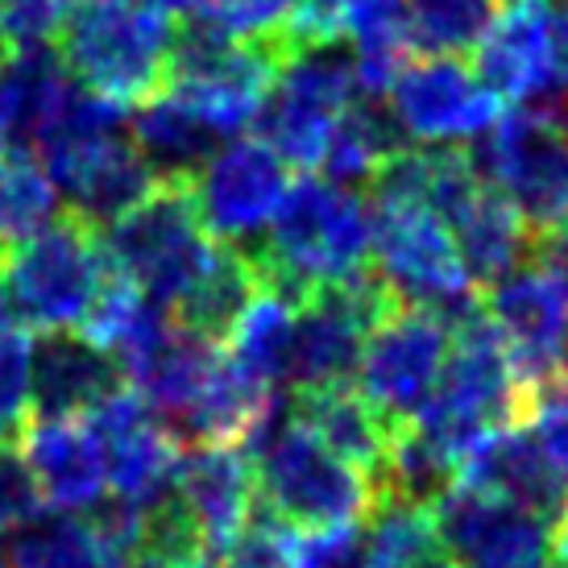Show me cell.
<instances>
[{
  "label": "cell",
  "instance_id": "obj_4",
  "mask_svg": "<svg viewBox=\"0 0 568 568\" xmlns=\"http://www.w3.org/2000/svg\"><path fill=\"white\" fill-rule=\"evenodd\" d=\"M104 237L80 212H54L38 233L0 253V286L9 312L33 336L42 332H80L109 278Z\"/></svg>",
  "mask_w": 568,
  "mask_h": 568
},
{
  "label": "cell",
  "instance_id": "obj_12",
  "mask_svg": "<svg viewBox=\"0 0 568 568\" xmlns=\"http://www.w3.org/2000/svg\"><path fill=\"white\" fill-rule=\"evenodd\" d=\"M395 295L369 270L362 278L341 286H324L295 307V336H291V390H320V386H353L362 348L369 332L390 307Z\"/></svg>",
  "mask_w": 568,
  "mask_h": 568
},
{
  "label": "cell",
  "instance_id": "obj_16",
  "mask_svg": "<svg viewBox=\"0 0 568 568\" xmlns=\"http://www.w3.org/2000/svg\"><path fill=\"white\" fill-rule=\"evenodd\" d=\"M432 515L444 556L457 568H548V523L506 498L457 481Z\"/></svg>",
  "mask_w": 568,
  "mask_h": 568
},
{
  "label": "cell",
  "instance_id": "obj_24",
  "mask_svg": "<svg viewBox=\"0 0 568 568\" xmlns=\"http://www.w3.org/2000/svg\"><path fill=\"white\" fill-rule=\"evenodd\" d=\"M291 336H295V303L262 283L221 353L237 374L278 395V386H286L291 374Z\"/></svg>",
  "mask_w": 568,
  "mask_h": 568
},
{
  "label": "cell",
  "instance_id": "obj_33",
  "mask_svg": "<svg viewBox=\"0 0 568 568\" xmlns=\"http://www.w3.org/2000/svg\"><path fill=\"white\" fill-rule=\"evenodd\" d=\"M88 0H0V47H50L54 33L80 13Z\"/></svg>",
  "mask_w": 568,
  "mask_h": 568
},
{
  "label": "cell",
  "instance_id": "obj_32",
  "mask_svg": "<svg viewBox=\"0 0 568 568\" xmlns=\"http://www.w3.org/2000/svg\"><path fill=\"white\" fill-rule=\"evenodd\" d=\"M303 531L283 523L262 498H253L250 519L237 527V536L224 544L221 568H300Z\"/></svg>",
  "mask_w": 568,
  "mask_h": 568
},
{
  "label": "cell",
  "instance_id": "obj_31",
  "mask_svg": "<svg viewBox=\"0 0 568 568\" xmlns=\"http://www.w3.org/2000/svg\"><path fill=\"white\" fill-rule=\"evenodd\" d=\"M33 336L21 324H0V448H17L33 424Z\"/></svg>",
  "mask_w": 568,
  "mask_h": 568
},
{
  "label": "cell",
  "instance_id": "obj_10",
  "mask_svg": "<svg viewBox=\"0 0 568 568\" xmlns=\"http://www.w3.org/2000/svg\"><path fill=\"white\" fill-rule=\"evenodd\" d=\"M362 104L353 59L336 47L303 50L283 67L270 100L257 112L262 142L300 171H320L336 125Z\"/></svg>",
  "mask_w": 568,
  "mask_h": 568
},
{
  "label": "cell",
  "instance_id": "obj_37",
  "mask_svg": "<svg viewBox=\"0 0 568 568\" xmlns=\"http://www.w3.org/2000/svg\"><path fill=\"white\" fill-rule=\"evenodd\" d=\"M531 262H539L552 278L568 286V229H556L548 237L531 241Z\"/></svg>",
  "mask_w": 568,
  "mask_h": 568
},
{
  "label": "cell",
  "instance_id": "obj_1",
  "mask_svg": "<svg viewBox=\"0 0 568 568\" xmlns=\"http://www.w3.org/2000/svg\"><path fill=\"white\" fill-rule=\"evenodd\" d=\"M374 221L369 204L328 179H300L286 191L270 237L245 250L262 283L300 307L324 286H341L369 274Z\"/></svg>",
  "mask_w": 568,
  "mask_h": 568
},
{
  "label": "cell",
  "instance_id": "obj_7",
  "mask_svg": "<svg viewBox=\"0 0 568 568\" xmlns=\"http://www.w3.org/2000/svg\"><path fill=\"white\" fill-rule=\"evenodd\" d=\"M250 457H257L253 474L262 503L303 536L357 527L378 503V486L362 469L328 453L307 427L291 419L274 424V432L266 427Z\"/></svg>",
  "mask_w": 568,
  "mask_h": 568
},
{
  "label": "cell",
  "instance_id": "obj_22",
  "mask_svg": "<svg viewBox=\"0 0 568 568\" xmlns=\"http://www.w3.org/2000/svg\"><path fill=\"white\" fill-rule=\"evenodd\" d=\"M174 498L191 519L204 548H224L250 519L257 474L245 448H183L174 469Z\"/></svg>",
  "mask_w": 568,
  "mask_h": 568
},
{
  "label": "cell",
  "instance_id": "obj_20",
  "mask_svg": "<svg viewBox=\"0 0 568 568\" xmlns=\"http://www.w3.org/2000/svg\"><path fill=\"white\" fill-rule=\"evenodd\" d=\"M17 453L33 474L42 506L80 515L109 494V457L104 440L88 415L75 419H33Z\"/></svg>",
  "mask_w": 568,
  "mask_h": 568
},
{
  "label": "cell",
  "instance_id": "obj_40",
  "mask_svg": "<svg viewBox=\"0 0 568 568\" xmlns=\"http://www.w3.org/2000/svg\"><path fill=\"white\" fill-rule=\"evenodd\" d=\"M548 560H552V568H568V503H565V510L556 515L552 548H548Z\"/></svg>",
  "mask_w": 568,
  "mask_h": 568
},
{
  "label": "cell",
  "instance_id": "obj_43",
  "mask_svg": "<svg viewBox=\"0 0 568 568\" xmlns=\"http://www.w3.org/2000/svg\"><path fill=\"white\" fill-rule=\"evenodd\" d=\"M13 312H9V300H4V286H0V324H13Z\"/></svg>",
  "mask_w": 568,
  "mask_h": 568
},
{
  "label": "cell",
  "instance_id": "obj_5",
  "mask_svg": "<svg viewBox=\"0 0 568 568\" xmlns=\"http://www.w3.org/2000/svg\"><path fill=\"white\" fill-rule=\"evenodd\" d=\"M100 237L112 266L162 312H171L221 253V241H212L195 212L191 174H159Z\"/></svg>",
  "mask_w": 568,
  "mask_h": 568
},
{
  "label": "cell",
  "instance_id": "obj_3",
  "mask_svg": "<svg viewBox=\"0 0 568 568\" xmlns=\"http://www.w3.org/2000/svg\"><path fill=\"white\" fill-rule=\"evenodd\" d=\"M369 221H374V245H369L374 266L369 270L398 303L440 312L453 324L481 307L448 224L427 207L424 195L390 162L374 179Z\"/></svg>",
  "mask_w": 568,
  "mask_h": 568
},
{
  "label": "cell",
  "instance_id": "obj_35",
  "mask_svg": "<svg viewBox=\"0 0 568 568\" xmlns=\"http://www.w3.org/2000/svg\"><path fill=\"white\" fill-rule=\"evenodd\" d=\"M519 424L536 427V436L548 444L556 465L568 474V395H556V390H531V395H523Z\"/></svg>",
  "mask_w": 568,
  "mask_h": 568
},
{
  "label": "cell",
  "instance_id": "obj_13",
  "mask_svg": "<svg viewBox=\"0 0 568 568\" xmlns=\"http://www.w3.org/2000/svg\"><path fill=\"white\" fill-rule=\"evenodd\" d=\"M286 191H291L286 162L262 138L224 142L191 174L195 212L212 241L229 250H253V237H262L274 224Z\"/></svg>",
  "mask_w": 568,
  "mask_h": 568
},
{
  "label": "cell",
  "instance_id": "obj_39",
  "mask_svg": "<svg viewBox=\"0 0 568 568\" xmlns=\"http://www.w3.org/2000/svg\"><path fill=\"white\" fill-rule=\"evenodd\" d=\"M556 80H565L568 88V0L556 13Z\"/></svg>",
  "mask_w": 568,
  "mask_h": 568
},
{
  "label": "cell",
  "instance_id": "obj_27",
  "mask_svg": "<svg viewBox=\"0 0 568 568\" xmlns=\"http://www.w3.org/2000/svg\"><path fill=\"white\" fill-rule=\"evenodd\" d=\"M398 150V129L390 125V116H382L378 109L369 104H353L348 116L336 125L328 150H324V162L320 171L328 183L336 187H348V183H374L382 174V166L395 159Z\"/></svg>",
  "mask_w": 568,
  "mask_h": 568
},
{
  "label": "cell",
  "instance_id": "obj_38",
  "mask_svg": "<svg viewBox=\"0 0 568 568\" xmlns=\"http://www.w3.org/2000/svg\"><path fill=\"white\" fill-rule=\"evenodd\" d=\"M129 4L159 9V13L174 17V21H191V17H200V9H204V0H129Z\"/></svg>",
  "mask_w": 568,
  "mask_h": 568
},
{
  "label": "cell",
  "instance_id": "obj_29",
  "mask_svg": "<svg viewBox=\"0 0 568 568\" xmlns=\"http://www.w3.org/2000/svg\"><path fill=\"white\" fill-rule=\"evenodd\" d=\"M54 183L26 145L0 154V253L54 221Z\"/></svg>",
  "mask_w": 568,
  "mask_h": 568
},
{
  "label": "cell",
  "instance_id": "obj_25",
  "mask_svg": "<svg viewBox=\"0 0 568 568\" xmlns=\"http://www.w3.org/2000/svg\"><path fill=\"white\" fill-rule=\"evenodd\" d=\"M4 565L9 568H116L109 560V552L100 548V539L92 536V527H88L83 515L50 510V506H42L17 531H9Z\"/></svg>",
  "mask_w": 568,
  "mask_h": 568
},
{
  "label": "cell",
  "instance_id": "obj_26",
  "mask_svg": "<svg viewBox=\"0 0 568 568\" xmlns=\"http://www.w3.org/2000/svg\"><path fill=\"white\" fill-rule=\"evenodd\" d=\"M129 138L138 142L145 162L159 174H195L200 162L212 154V133H207L191 112H183L171 95L162 92L159 100H150L145 109H138Z\"/></svg>",
  "mask_w": 568,
  "mask_h": 568
},
{
  "label": "cell",
  "instance_id": "obj_23",
  "mask_svg": "<svg viewBox=\"0 0 568 568\" xmlns=\"http://www.w3.org/2000/svg\"><path fill=\"white\" fill-rule=\"evenodd\" d=\"M291 424L307 427L328 453L348 460L353 469H362L378 486L395 427H386V419L365 403L357 386L295 390V398H291Z\"/></svg>",
  "mask_w": 568,
  "mask_h": 568
},
{
  "label": "cell",
  "instance_id": "obj_19",
  "mask_svg": "<svg viewBox=\"0 0 568 568\" xmlns=\"http://www.w3.org/2000/svg\"><path fill=\"white\" fill-rule=\"evenodd\" d=\"M460 486L486 489L494 498L523 506L544 523H556V515L568 503V474L556 465L548 444L536 436V427L510 424L489 432L469 457L460 460Z\"/></svg>",
  "mask_w": 568,
  "mask_h": 568
},
{
  "label": "cell",
  "instance_id": "obj_9",
  "mask_svg": "<svg viewBox=\"0 0 568 568\" xmlns=\"http://www.w3.org/2000/svg\"><path fill=\"white\" fill-rule=\"evenodd\" d=\"M474 162L519 212L531 241L568 229V116L556 109L503 112Z\"/></svg>",
  "mask_w": 568,
  "mask_h": 568
},
{
  "label": "cell",
  "instance_id": "obj_30",
  "mask_svg": "<svg viewBox=\"0 0 568 568\" xmlns=\"http://www.w3.org/2000/svg\"><path fill=\"white\" fill-rule=\"evenodd\" d=\"M407 4L410 50H427L432 59H457L477 47L498 0H403Z\"/></svg>",
  "mask_w": 568,
  "mask_h": 568
},
{
  "label": "cell",
  "instance_id": "obj_2",
  "mask_svg": "<svg viewBox=\"0 0 568 568\" xmlns=\"http://www.w3.org/2000/svg\"><path fill=\"white\" fill-rule=\"evenodd\" d=\"M179 26L183 21L145 4L88 0L54 33L50 50L75 88L109 104L112 112L133 116L166 92Z\"/></svg>",
  "mask_w": 568,
  "mask_h": 568
},
{
  "label": "cell",
  "instance_id": "obj_42",
  "mask_svg": "<svg viewBox=\"0 0 568 568\" xmlns=\"http://www.w3.org/2000/svg\"><path fill=\"white\" fill-rule=\"evenodd\" d=\"M407 568H457V565L444 556V548H436V552H427V556H419V560H410Z\"/></svg>",
  "mask_w": 568,
  "mask_h": 568
},
{
  "label": "cell",
  "instance_id": "obj_36",
  "mask_svg": "<svg viewBox=\"0 0 568 568\" xmlns=\"http://www.w3.org/2000/svg\"><path fill=\"white\" fill-rule=\"evenodd\" d=\"M300 568H369L362 544V523L357 527H336V531L303 536Z\"/></svg>",
  "mask_w": 568,
  "mask_h": 568
},
{
  "label": "cell",
  "instance_id": "obj_21",
  "mask_svg": "<svg viewBox=\"0 0 568 568\" xmlns=\"http://www.w3.org/2000/svg\"><path fill=\"white\" fill-rule=\"evenodd\" d=\"M33 419H75L104 407L125 390V374L109 348L92 345L80 332L33 336Z\"/></svg>",
  "mask_w": 568,
  "mask_h": 568
},
{
  "label": "cell",
  "instance_id": "obj_45",
  "mask_svg": "<svg viewBox=\"0 0 568 568\" xmlns=\"http://www.w3.org/2000/svg\"><path fill=\"white\" fill-rule=\"evenodd\" d=\"M0 568H9V565H4V552H0Z\"/></svg>",
  "mask_w": 568,
  "mask_h": 568
},
{
  "label": "cell",
  "instance_id": "obj_11",
  "mask_svg": "<svg viewBox=\"0 0 568 568\" xmlns=\"http://www.w3.org/2000/svg\"><path fill=\"white\" fill-rule=\"evenodd\" d=\"M453 320L427 307L395 303L374 324L357 365V390L386 427H407L432 398L453 348Z\"/></svg>",
  "mask_w": 568,
  "mask_h": 568
},
{
  "label": "cell",
  "instance_id": "obj_41",
  "mask_svg": "<svg viewBox=\"0 0 568 568\" xmlns=\"http://www.w3.org/2000/svg\"><path fill=\"white\" fill-rule=\"evenodd\" d=\"M150 568H221V565H212V556H207V552H191V556H179V560H166V565H150Z\"/></svg>",
  "mask_w": 568,
  "mask_h": 568
},
{
  "label": "cell",
  "instance_id": "obj_15",
  "mask_svg": "<svg viewBox=\"0 0 568 568\" xmlns=\"http://www.w3.org/2000/svg\"><path fill=\"white\" fill-rule=\"evenodd\" d=\"M481 316L498 332L523 395L544 386L568 345V286L539 262H523L519 270L486 286Z\"/></svg>",
  "mask_w": 568,
  "mask_h": 568
},
{
  "label": "cell",
  "instance_id": "obj_44",
  "mask_svg": "<svg viewBox=\"0 0 568 568\" xmlns=\"http://www.w3.org/2000/svg\"><path fill=\"white\" fill-rule=\"evenodd\" d=\"M116 568H142V565H116Z\"/></svg>",
  "mask_w": 568,
  "mask_h": 568
},
{
  "label": "cell",
  "instance_id": "obj_8",
  "mask_svg": "<svg viewBox=\"0 0 568 568\" xmlns=\"http://www.w3.org/2000/svg\"><path fill=\"white\" fill-rule=\"evenodd\" d=\"M286 59L274 47L229 42L191 17L179 26L166 95L183 112H191L212 138H237L257 121Z\"/></svg>",
  "mask_w": 568,
  "mask_h": 568
},
{
  "label": "cell",
  "instance_id": "obj_28",
  "mask_svg": "<svg viewBox=\"0 0 568 568\" xmlns=\"http://www.w3.org/2000/svg\"><path fill=\"white\" fill-rule=\"evenodd\" d=\"M362 544L369 568H407L410 560L440 548L436 515H432V506L378 494L374 510L362 519Z\"/></svg>",
  "mask_w": 568,
  "mask_h": 568
},
{
  "label": "cell",
  "instance_id": "obj_14",
  "mask_svg": "<svg viewBox=\"0 0 568 568\" xmlns=\"http://www.w3.org/2000/svg\"><path fill=\"white\" fill-rule=\"evenodd\" d=\"M386 100H390V125L424 150L486 138L503 116V100L460 59L407 63Z\"/></svg>",
  "mask_w": 568,
  "mask_h": 568
},
{
  "label": "cell",
  "instance_id": "obj_6",
  "mask_svg": "<svg viewBox=\"0 0 568 568\" xmlns=\"http://www.w3.org/2000/svg\"><path fill=\"white\" fill-rule=\"evenodd\" d=\"M519 419L523 386L510 369L498 332L489 328V320L477 307L474 316H465L453 328V348L440 369V382L410 424L460 465L489 432Z\"/></svg>",
  "mask_w": 568,
  "mask_h": 568
},
{
  "label": "cell",
  "instance_id": "obj_34",
  "mask_svg": "<svg viewBox=\"0 0 568 568\" xmlns=\"http://www.w3.org/2000/svg\"><path fill=\"white\" fill-rule=\"evenodd\" d=\"M42 510V494L17 448H0V536L17 531Z\"/></svg>",
  "mask_w": 568,
  "mask_h": 568
},
{
  "label": "cell",
  "instance_id": "obj_17",
  "mask_svg": "<svg viewBox=\"0 0 568 568\" xmlns=\"http://www.w3.org/2000/svg\"><path fill=\"white\" fill-rule=\"evenodd\" d=\"M477 75L498 100L531 104L556 83V9L552 0H498L477 38Z\"/></svg>",
  "mask_w": 568,
  "mask_h": 568
},
{
  "label": "cell",
  "instance_id": "obj_18",
  "mask_svg": "<svg viewBox=\"0 0 568 568\" xmlns=\"http://www.w3.org/2000/svg\"><path fill=\"white\" fill-rule=\"evenodd\" d=\"M88 419L104 440L112 494H121L138 506H150L171 494L183 448L129 386L116 390L104 407H95Z\"/></svg>",
  "mask_w": 568,
  "mask_h": 568
}]
</instances>
